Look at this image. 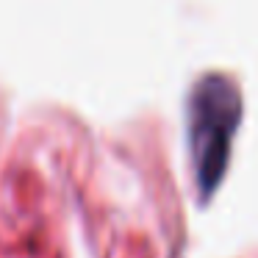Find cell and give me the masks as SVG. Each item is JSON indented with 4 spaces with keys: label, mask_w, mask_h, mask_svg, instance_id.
Returning a JSON list of instances; mask_svg holds the SVG:
<instances>
[{
    "label": "cell",
    "mask_w": 258,
    "mask_h": 258,
    "mask_svg": "<svg viewBox=\"0 0 258 258\" xmlns=\"http://www.w3.org/2000/svg\"><path fill=\"white\" fill-rule=\"evenodd\" d=\"M239 117V89L225 73H206L191 84L186 100V134H189L191 169L203 197L217 186L225 172Z\"/></svg>",
    "instance_id": "6da1fadb"
}]
</instances>
